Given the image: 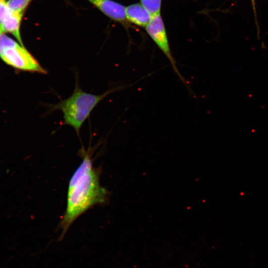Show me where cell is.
<instances>
[{
	"mask_svg": "<svg viewBox=\"0 0 268 268\" xmlns=\"http://www.w3.org/2000/svg\"><path fill=\"white\" fill-rule=\"evenodd\" d=\"M80 152L82 161L68 183L66 208L59 225L61 230L59 242L63 241L79 216L95 205L105 203L109 199V192L100 185L99 171L93 166L90 150L82 148Z\"/></svg>",
	"mask_w": 268,
	"mask_h": 268,
	"instance_id": "obj_1",
	"label": "cell"
},
{
	"mask_svg": "<svg viewBox=\"0 0 268 268\" xmlns=\"http://www.w3.org/2000/svg\"><path fill=\"white\" fill-rule=\"evenodd\" d=\"M124 88L116 87L102 94L95 95L82 90L76 79L71 96L66 99L61 100L57 104L50 105L49 111H61L64 115L63 124L72 127L79 135L82 125L99 103L109 94Z\"/></svg>",
	"mask_w": 268,
	"mask_h": 268,
	"instance_id": "obj_2",
	"label": "cell"
},
{
	"mask_svg": "<svg viewBox=\"0 0 268 268\" xmlns=\"http://www.w3.org/2000/svg\"><path fill=\"white\" fill-rule=\"evenodd\" d=\"M0 58L6 65L19 71L47 73L24 45L0 30Z\"/></svg>",
	"mask_w": 268,
	"mask_h": 268,
	"instance_id": "obj_3",
	"label": "cell"
},
{
	"mask_svg": "<svg viewBox=\"0 0 268 268\" xmlns=\"http://www.w3.org/2000/svg\"><path fill=\"white\" fill-rule=\"evenodd\" d=\"M145 28L148 35L169 61L174 72L185 85L188 86L186 80L178 69L172 54L166 28L160 13L152 15Z\"/></svg>",
	"mask_w": 268,
	"mask_h": 268,
	"instance_id": "obj_4",
	"label": "cell"
},
{
	"mask_svg": "<svg viewBox=\"0 0 268 268\" xmlns=\"http://www.w3.org/2000/svg\"><path fill=\"white\" fill-rule=\"evenodd\" d=\"M23 15V14L13 12L7 0H0V30L11 34L20 44L24 45L20 31Z\"/></svg>",
	"mask_w": 268,
	"mask_h": 268,
	"instance_id": "obj_5",
	"label": "cell"
},
{
	"mask_svg": "<svg viewBox=\"0 0 268 268\" xmlns=\"http://www.w3.org/2000/svg\"><path fill=\"white\" fill-rule=\"evenodd\" d=\"M113 20L120 22L126 20V7L111 0H87Z\"/></svg>",
	"mask_w": 268,
	"mask_h": 268,
	"instance_id": "obj_6",
	"label": "cell"
},
{
	"mask_svg": "<svg viewBox=\"0 0 268 268\" xmlns=\"http://www.w3.org/2000/svg\"><path fill=\"white\" fill-rule=\"evenodd\" d=\"M125 10L127 20L142 27H145L152 16L140 3L131 4L126 7Z\"/></svg>",
	"mask_w": 268,
	"mask_h": 268,
	"instance_id": "obj_7",
	"label": "cell"
},
{
	"mask_svg": "<svg viewBox=\"0 0 268 268\" xmlns=\"http://www.w3.org/2000/svg\"><path fill=\"white\" fill-rule=\"evenodd\" d=\"M33 0H8L7 2L13 12L24 14L30 3Z\"/></svg>",
	"mask_w": 268,
	"mask_h": 268,
	"instance_id": "obj_8",
	"label": "cell"
},
{
	"mask_svg": "<svg viewBox=\"0 0 268 268\" xmlns=\"http://www.w3.org/2000/svg\"><path fill=\"white\" fill-rule=\"evenodd\" d=\"M144 7L151 15L160 13L161 0H140Z\"/></svg>",
	"mask_w": 268,
	"mask_h": 268,
	"instance_id": "obj_9",
	"label": "cell"
},
{
	"mask_svg": "<svg viewBox=\"0 0 268 268\" xmlns=\"http://www.w3.org/2000/svg\"><path fill=\"white\" fill-rule=\"evenodd\" d=\"M251 4H252V6L253 10V13H254V16H255V21H256V25H257V30H258V32H259V28L258 20H257V11H256L255 0H251Z\"/></svg>",
	"mask_w": 268,
	"mask_h": 268,
	"instance_id": "obj_10",
	"label": "cell"
}]
</instances>
